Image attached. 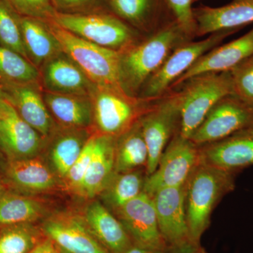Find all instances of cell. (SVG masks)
<instances>
[{
    "label": "cell",
    "instance_id": "7bdbcfd3",
    "mask_svg": "<svg viewBox=\"0 0 253 253\" xmlns=\"http://www.w3.org/2000/svg\"><path fill=\"white\" fill-rule=\"evenodd\" d=\"M171 253H181V248L180 247L174 248V251H173Z\"/></svg>",
    "mask_w": 253,
    "mask_h": 253
},
{
    "label": "cell",
    "instance_id": "cb8c5ba5",
    "mask_svg": "<svg viewBox=\"0 0 253 253\" xmlns=\"http://www.w3.org/2000/svg\"><path fill=\"white\" fill-rule=\"evenodd\" d=\"M20 23L28 59L35 66L44 64L62 52L44 20L21 16Z\"/></svg>",
    "mask_w": 253,
    "mask_h": 253
},
{
    "label": "cell",
    "instance_id": "8fae6325",
    "mask_svg": "<svg viewBox=\"0 0 253 253\" xmlns=\"http://www.w3.org/2000/svg\"><path fill=\"white\" fill-rule=\"evenodd\" d=\"M114 213L136 246L158 253L166 249L151 196L142 192Z\"/></svg>",
    "mask_w": 253,
    "mask_h": 253
},
{
    "label": "cell",
    "instance_id": "ffe728a7",
    "mask_svg": "<svg viewBox=\"0 0 253 253\" xmlns=\"http://www.w3.org/2000/svg\"><path fill=\"white\" fill-rule=\"evenodd\" d=\"M83 219L93 235L110 253H125L132 246L121 221L99 201L86 206Z\"/></svg>",
    "mask_w": 253,
    "mask_h": 253
},
{
    "label": "cell",
    "instance_id": "d4e9b609",
    "mask_svg": "<svg viewBox=\"0 0 253 253\" xmlns=\"http://www.w3.org/2000/svg\"><path fill=\"white\" fill-rule=\"evenodd\" d=\"M149 151L139 120L116 139L115 169L116 173L146 169Z\"/></svg>",
    "mask_w": 253,
    "mask_h": 253
},
{
    "label": "cell",
    "instance_id": "d6986e66",
    "mask_svg": "<svg viewBox=\"0 0 253 253\" xmlns=\"http://www.w3.org/2000/svg\"><path fill=\"white\" fill-rule=\"evenodd\" d=\"M42 76L51 92L91 96L96 89L78 65L63 51L44 63Z\"/></svg>",
    "mask_w": 253,
    "mask_h": 253
},
{
    "label": "cell",
    "instance_id": "484cf974",
    "mask_svg": "<svg viewBox=\"0 0 253 253\" xmlns=\"http://www.w3.org/2000/svg\"><path fill=\"white\" fill-rule=\"evenodd\" d=\"M45 212L44 204L34 198L6 191L0 196V228L34 222Z\"/></svg>",
    "mask_w": 253,
    "mask_h": 253
},
{
    "label": "cell",
    "instance_id": "836d02e7",
    "mask_svg": "<svg viewBox=\"0 0 253 253\" xmlns=\"http://www.w3.org/2000/svg\"><path fill=\"white\" fill-rule=\"evenodd\" d=\"M95 144L96 136L89 137L79 157L63 179L68 189L73 192H77L82 181L85 176L94 154Z\"/></svg>",
    "mask_w": 253,
    "mask_h": 253
},
{
    "label": "cell",
    "instance_id": "3957f363",
    "mask_svg": "<svg viewBox=\"0 0 253 253\" xmlns=\"http://www.w3.org/2000/svg\"><path fill=\"white\" fill-rule=\"evenodd\" d=\"M65 54L73 60L98 89L124 90L121 82V51L93 44L44 20Z\"/></svg>",
    "mask_w": 253,
    "mask_h": 253
},
{
    "label": "cell",
    "instance_id": "6da1fadb",
    "mask_svg": "<svg viewBox=\"0 0 253 253\" xmlns=\"http://www.w3.org/2000/svg\"><path fill=\"white\" fill-rule=\"evenodd\" d=\"M190 40L174 21L141 42L121 51L120 72L124 90L135 96L173 50Z\"/></svg>",
    "mask_w": 253,
    "mask_h": 253
},
{
    "label": "cell",
    "instance_id": "e575fe53",
    "mask_svg": "<svg viewBox=\"0 0 253 253\" xmlns=\"http://www.w3.org/2000/svg\"><path fill=\"white\" fill-rule=\"evenodd\" d=\"M21 16L49 20L56 11L52 0H4Z\"/></svg>",
    "mask_w": 253,
    "mask_h": 253
},
{
    "label": "cell",
    "instance_id": "2e32d148",
    "mask_svg": "<svg viewBox=\"0 0 253 253\" xmlns=\"http://www.w3.org/2000/svg\"><path fill=\"white\" fill-rule=\"evenodd\" d=\"M253 54V28L244 36L223 45H218L203 55L172 84L170 91L199 75L230 72Z\"/></svg>",
    "mask_w": 253,
    "mask_h": 253
},
{
    "label": "cell",
    "instance_id": "e0dca14e",
    "mask_svg": "<svg viewBox=\"0 0 253 253\" xmlns=\"http://www.w3.org/2000/svg\"><path fill=\"white\" fill-rule=\"evenodd\" d=\"M196 36L218 32L239 31L253 23V0H233L219 7L202 6L194 9Z\"/></svg>",
    "mask_w": 253,
    "mask_h": 253
},
{
    "label": "cell",
    "instance_id": "60d3db41",
    "mask_svg": "<svg viewBox=\"0 0 253 253\" xmlns=\"http://www.w3.org/2000/svg\"><path fill=\"white\" fill-rule=\"evenodd\" d=\"M5 191H6V189H5L4 184H3L0 181V196H1V195Z\"/></svg>",
    "mask_w": 253,
    "mask_h": 253
},
{
    "label": "cell",
    "instance_id": "52a82bcc",
    "mask_svg": "<svg viewBox=\"0 0 253 253\" xmlns=\"http://www.w3.org/2000/svg\"><path fill=\"white\" fill-rule=\"evenodd\" d=\"M91 97L100 134L116 138L139 121L154 101L136 99L125 90L96 87Z\"/></svg>",
    "mask_w": 253,
    "mask_h": 253
},
{
    "label": "cell",
    "instance_id": "603a6c76",
    "mask_svg": "<svg viewBox=\"0 0 253 253\" xmlns=\"http://www.w3.org/2000/svg\"><path fill=\"white\" fill-rule=\"evenodd\" d=\"M5 176L16 189L33 194L51 191L58 184L54 170L38 156L9 162Z\"/></svg>",
    "mask_w": 253,
    "mask_h": 253
},
{
    "label": "cell",
    "instance_id": "f1b7e54d",
    "mask_svg": "<svg viewBox=\"0 0 253 253\" xmlns=\"http://www.w3.org/2000/svg\"><path fill=\"white\" fill-rule=\"evenodd\" d=\"M39 71L31 61L0 45V88L37 84Z\"/></svg>",
    "mask_w": 253,
    "mask_h": 253
},
{
    "label": "cell",
    "instance_id": "4dcf8cb0",
    "mask_svg": "<svg viewBox=\"0 0 253 253\" xmlns=\"http://www.w3.org/2000/svg\"><path fill=\"white\" fill-rule=\"evenodd\" d=\"M118 16L129 22L145 26L158 20L161 0H109Z\"/></svg>",
    "mask_w": 253,
    "mask_h": 253
},
{
    "label": "cell",
    "instance_id": "74e56055",
    "mask_svg": "<svg viewBox=\"0 0 253 253\" xmlns=\"http://www.w3.org/2000/svg\"><path fill=\"white\" fill-rule=\"evenodd\" d=\"M94 0H52L55 6L63 9H76L90 4Z\"/></svg>",
    "mask_w": 253,
    "mask_h": 253
},
{
    "label": "cell",
    "instance_id": "ab89813d",
    "mask_svg": "<svg viewBox=\"0 0 253 253\" xmlns=\"http://www.w3.org/2000/svg\"><path fill=\"white\" fill-rule=\"evenodd\" d=\"M125 253H161L156 252V251H151V250L144 249V248L140 247V246H131L127 251Z\"/></svg>",
    "mask_w": 253,
    "mask_h": 253
},
{
    "label": "cell",
    "instance_id": "f35d334b",
    "mask_svg": "<svg viewBox=\"0 0 253 253\" xmlns=\"http://www.w3.org/2000/svg\"><path fill=\"white\" fill-rule=\"evenodd\" d=\"M181 253H204L197 249V244H188L180 246Z\"/></svg>",
    "mask_w": 253,
    "mask_h": 253
},
{
    "label": "cell",
    "instance_id": "7a4b0ae2",
    "mask_svg": "<svg viewBox=\"0 0 253 253\" xmlns=\"http://www.w3.org/2000/svg\"><path fill=\"white\" fill-rule=\"evenodd\" d=\"M238 173L201 163L185 184L186 221L191 243L197 244L211 222L213 210L234 191Z\"/></svg>",
    "mask_w": 253,
    "mask_h": 253
},
{
    "label": "cell",
    "instance_id": "8d00e7d4",
    "mask_svg": "<svg viewBox=\"0 0 253 253\" xmlns=\"http://www.w3.org/2000/svg\"><path fill=\"white\" fill-rule=\"evenodd\" d=\"M30 253H61L59 248L52 240L42 239Z\"/></svg>",
    "mask_w": 253,
    "mask_h": 253
},
{
    "label": "cell",
    "instance_id": "44dd1931",
    "mask_svg": "<svg viewBox=\"0 0 253 253\" xmlns=\"http://www.w3.org/2000/svg\"><path fill=\"white\" fill-rule=\"evenodd\" d=\"M116 137L96 135L94 154L85 176L76 194L93 199L106 189L116 174L115 151Z\"/></svg>",
    "mask_w": 253,
    "mask_h": 253
},
{
    "label": "cell",
    "instance_id": "b9f144b4",
    "mask_svg": "<svg viewBox=\"0 0 253 253\" xmlns=\"http://www.w3.org/2000/svg\"><path fill=\"white\" fill-rule=\"evenodd\" d=\"M5 99L4 94H3V91L1 90V88H0V104L4 101Z\"/></svg>",
    "mask_w": 253,
    "mask_h": 253
},
{
    "label": "cell",
    "instance_id": "83f0119b",
    "mask_svg": "<svg viewBox=\"0 0 253 253\" xmlns=\"http://www.w3.org/2000/svg\"><path fill=\"white\" fill-rule=\"evenodd\" d=\"M88 139L84 129L73 128H68L55 138L50 149L49 160L56 175L65 177Z\"/></svg>",
    "mask_w": 253,
    "mask_h": 253
},
{
    "label": "cell",
    "instance_id": "277c9868",
    "mask_svg": "<svg viewBox=\"0 0 253 253\" xmlns=\"http://www.w3.org/2000/svg\"><path fill=\"white\" fill-rule=\"evenodd\" d=\"M179 134L190 139L219 100L233 94L230 72L210 73L190 78L181 84Z\"/></svg>",
    "mask_w": 253,
    "mask_h": 253
},
{
    "label": "cell",
    "instance_id": "7c38bea8",
    "mask_svg": "<svg viewBox=\"0 0 253 253\" xmlns=\"http://www.w3.org/2000/svg\"><path fill=\"white\" fill-rule=\"evenodd\" d=\"M42 137L6 99L0 104V150L9 162L38 156Z\"/></svg>",
    "mask_w": 253,
    "mask_h": 253
},
{
    "label": "cell",
    "instance_id": "5bb4252c",
    "mask_svg": "<svg viewBox=\"0 0 253 253\" xmlns=\"http://www.w3.org/2000/svg\"><path fill=\"white\" fill-rule=\"evenodd\" d=\"M199 149L201 163L239 173L253 166V125Z\"/></svg>",
    "mask_w": 253,
    "mask_h": 253
},
{
    "label": "cell",
    "instance_id": "4316f807",
    "mask_svg": "<svg viewBox=\"0 0 253 253\" xmlns=\"http://www.w3.org/2000/svg\"><path fill=\"white\" fill-rule=\"evenodd\" d=\"M146 176V169L116 173L106 189L100 194L104 201L103 204L111 212H116L144 192Z\"/></svg>",
    "mask_w": 253,
    "mask_h": 253
},
{
    "label": "cell",
    "instance_id": "30bf717a",
    "mask_svg": "<svg viewBox=\"0 0 253 253\" xmlns=\"http://www.w3.org/2000/svg\"><path fill=\"white\" fill-rule=\"evenodd\" d=\"M253 125V105L229 94L214 105L189 139L198 146H204Z\"/></svg>",
    "mask_w": 253,
    "mask_h": 253
},
{
    "label": "cell",
    "instance_id": "7402d4cb",
    "mask_svg": "<svg viewBox=\"0 0 253 253\" xmlns=\"http://www.w3.org/2000/svg\"><path fill=\"white\" fill-rule=\"evenodd\" d=\"M43 98L52 118L66 127L85 129L94 120L91 96L46 91Z\"/></svg>",
    "mask_w": 253,
    "mask_h": 253
},
{
    "label": "cell",
    "instance_id": "5b68a950",
    "mask_svg": "<svg viewBox=\"0 0 253 253\" xmlns=\"http://www.w3.org/2000/svg\"><path fill=\"white\" fill-rule=\"evenodd\" d=\"M148 151L147 176L156 170L160 158L169 141L179 133L181 97L179 91H169L154 100L139 119Z\"/></svg>",
    "mask_w": 253,
    "mask_h": 253
},
{
    "label": "cell",
    "instance_id": "ee69618b",
    "mask_svg": "<svg viewBox=\"0 0 253 253\" xmlns=\"http://www.w3.org/2000/svg\"><path fill=\"white\" fill-rule=\"evenodd\" d=\"M199 1V0H196V1Z\"/></svg>",
    "mask_w": 253,
    "mask_h": 253
},
{
    "label": "cell",
    "instance_id": "ba28073f",
    "mask_svg": "<svg viewBox=\"0 0 253 253\" xmlns=\"http://www.w3.org/2000/svg\"><path fill=\"white\" fill-rule=\"evenodd\" d=\"M56 24L82 39L121 51L134 43L132 31L119 18L106 14H69L56 11Z\"/></svg>",
    "mask_w": 253,
    "mask_h": 253
},
{
    "label": "cell",
    "instance_id": "f546056e",
    "mask_svg": "<svg viewBox=\"0 0 253 253\" xmlns=\"http://www.w3.org/2000/svg\"><path fill=\"white\" fill-rule=\"evenodd\" d=\"M32 223L0 228V253H30L42 241Z\"/></svg>",
    "mask_w": 253,
    "mask_h": 253
},
{
    "label": "cell",
    "instance_id": "9c48e42d",
    "mask_svg": "<svg viewBox=\"0 0 253 253\" xmlns=\"http://www.w3.org/2000/svg\"><path fill=\"white\" fill-rule=\"evenodd\" d=\"M199 163V146L178 133L165 149L156 170L146 176L144 192L152 196L164 188L185 185Z\"/></svg>",
    "mask_w": 253,
    "mask_h": 253
},
{
    "label": "cell",
    "instance_id": "9a60e30c",
    "mask_svg": "<svg viewBox=\"0 0 253 253\" xmlns=\"http://www.w3.org/2000/svg\"><path fill=\"white\" fill-rule=\"evenodd\" d=\"M42 231L64 253H110L95 238L83 218L59 214L44 221Z\"/></svg>",
    "mask_w": 253,
    "mask_h": 253
},
{
    "label": "cell",
    "instance_id": "d590c367",
    "mask_svg": "<svg viewBox=\"0 0 253 253\" xmlns=\"http://www.w3.org/2000/svg\"><path fill=\"white\" fill-rule=\"evenodd\" d=\"M174 21L189 39L196 36V22L192 6L196 0H166Z\"/></svg>",
    "mask_w": 253,
    "mask_h": 253
},
{
    "label": "cell",
    "instance_id": "d6a6232c",
    "mask_svg": "<svg viewBox=\"0 0 253 253\" xmlns=\"http://www.w3.org/2000/svg\"><path fill=\"white\" fill-rule=\"evenodd\" d=\"M233 94L253 106V54L230 71Z\"/></svg>",
    "mask_w": 253,
    "mask_h": 253
},
{
    "label": "cell",
    "instance_id": "4fadbf2b",
    "mask_svg": "<svg viewBox=\"0 0 253 253\" xmlns=\"http://www.w3.org/2000/svg\"><path fill=\"white\" fill-rule=\"evenodd\" d=\"M151 197L166 244L176 248L191 244L184 201L185 185L158 190Z\"/></svg>",
    "mask_w": 253,
    "mask_h": 253
},
{
    "label": "cell",
    "instance_id": "ac0fdd59",
    "mask_svg": "<svg viewBox=\"0 0 253 253\" xmlns=\"http://www.w3.org/2000/svg\"><path fill=\"white\" fill-rule=\"evenodd\" d=\"M37 84L8 86L1 88V90L5 99L12 105L23 121L46 138L54 131V119Z\"/></svg>",
    "mask_w": 253,
    "mask_h": 253
},
{
    "label": "cell",
    "instance_id": "8992f818",
    "mask_svg": "<svg viewBox=\"0 0 253 253\" xmlns=\"http://www.w3.org/2000/svg\"><path fill=\"white\" fill-rule=\"evenodd\" d=\"M236 31L218 32L209 35L206 39L190 40L178 46L145 83L140 91L141 99L153 101L163 97L203 55L219 45L226 38Z\"/></svg>",
    "mask_w": 253,
    "mask_h": 253
},
{
    "label": "cell",
    "instance_id": "1f68e13d",
    "mask_svg": "<svg viewBox=\"0 0 253 253\" xmlns=\"http://www.w3.org/2000/svg\"><path fill=\"white\" fill-rule=\"evenodd\" d=\"M20 18L21 16L6 1L0 0V45L16 51L28 59Z\"/></svg>",
    "mask_w": 253,
    "mask_h": 253
}]
</instances>
